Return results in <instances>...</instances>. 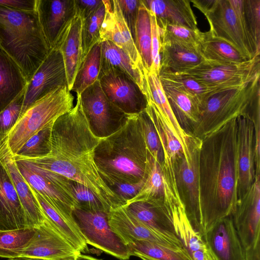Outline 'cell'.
<instances>
[{
  "instance_id": "1",
  "label": "cell",
  "mask_w": 260,
  "mask_h": 260,
  "mask_svg": "<svg viewBox=\"0 0 260 260\" xmlns=\"http://www.w3.org/2000/svg\"><path fill=\"white\" fill-rule=\"evenodd\" d=\"M102 139L92 129L80 99L75 106L53 123L49 154L42 158L24 159L50 172L89 188L108 212L124 202L101 176L95 151Z\"/></svg>"
},
{
  "instance_id": "2",
  "label": "cell",
  "mask_w": 260,
  "mask_h": 260,
  "mask_svg": "<svg viewBox=\"0 0 260 260\" xmlns=\"http://www.w3.org/2000/svg\"><path fill=\"white\" fill-rule=\"evenodd\" d=\"M237 130L236 118L202 139L198 173L203 237L237 205Z\"/></svg>"
},
{
  "instance_id": "3",
  "label": "cell",
  "mask_w": 260,
  "mask_h": 260,
  "mask_svg": "<svg viewBox=\"0 0 260 260\" xmlns=\"http://www.w3.org/2000/svg\"><path fill=\"white\" fill-rule=\"evenodd\" d=\"M139 113L125 114L118 128L102 139L95 160L103 179L112 189L117 184L146 179L151 155L148 152Z\"/></svg>"
},
{
  "instance_id": "4",
  "label": "cell",
  "mask_w": 260,
  "mask_h": 260,
  "mask_svg": "<svg viewBox=\"0 0 260 260\" xmlns=\"http://www.w3.org/2000/svg\"><path fill=\"white\" fill-rule=\"evenodd\" d=\"M0 47L22 70L27 83L50 49L36 11L0 6Z\"/></svg>"
},
{
  "instance_id": "5",
  "label": "cell",
  "mask_w": 260,
  "mask_h": 260,
  "mask_svg": "<svg viewBox=\"0 0 260 260\" xmlns=\"http://www.w3.org/2000/svg\"><path fill=\"white\" fill-rule=\"evenodd\" d=\"M258 77L248 84L211 94L206 101L192 135L201 139L240 116L248 117L260 104Z\"/></svg>"
},
{
  "instance_id": "6",
  "label": "cell",
  "mask_w": 260,
  "mask_h": 260,
  "mask_svg": "<svg viewBox=\"0 0 260 260\" xmlns=\"http://www.w3.org/2000/svg\"><path fill=\"white\" fill-rule=\"evenodd\" d=\"M73 101L67 86L59 87L37 101L20 117L0 146V152L14 156L31 137L70 111Z\"/></svg>"
},
{
  "instance_id": "7",
  "label": "cell",
  "mask_w": 260,
  "mask_h": 260,
  "mask_svg": "<svg viewBox=\"0 0 260 260\" xmlns=\"http://www.w3.org/2000/svg\"><path fill=\"white\" fill-rule=\"evenodd\" d=\"M190 2L206 17L212 35L229 43L249 60L258 56L228 0H193Z\"/></svg>"
},
{
  "instance_id": "8",
  "label": "cell",
  "mask_w": 260,
  "mask_h": 260,
  "mask_svg": "<svg viewBox=\"0 0 260 260\" xmlns=\"http://www.w3.org/2000/svg\"><path fill=\"white\" fill-rule=\"evenodd\" d=\"M188 75L206 86L217 91L242 86L260 77L259 56L234 64L203 60L187 71Z\"/></svg>"
},
{
  "instance_id": "9",
  "label": "cell",
  "mask_w": 260,
  "mask_h": 260,
  "mask_svg": "<svg viewBox=\"0 0 260 260\" xmlns=\"http://www.w3.org/2000/svg\"><path fill=\"white\" fill-rule=\"evenodd\" d=\"M202 139L192 135L190 139V159L183 154L173 161L176 187L187 217L192 228L203 236L200 207L198 157Z\"/></svg>"
},
{
  "instance_id": "10",
  "label": "cell",
  "mask_w": 260,
  "mask_h": 260,
  "mask_svg": "<svg viewBox=\"0 0 260 260\" xmlns=\"http://www.w3.org/2000/svg\"><path fill=\"white\" fill-rule=\"evenodd\" d=\"M108 213L75 208L72 214L76 226L87 244L119 259H128L132 256L130 250L111 229Z\"/></svg>"
},
{
  "instance_id": "11",
  "label": "cell",
  "mask_w": 260,
  "mask_h": 260,
  "mask_svg": "<svg viewBox=\"0 0 260 260\" xmlns=\"http://www.w3.org/2000/svg\"><path fill=\"white\" fill-rule=\"evenodd\" d=\"M64 86L68 83L63 60L60 51L53 48L27 83L20 117L37 101Z\"/></svg>"
},
{
  "instance_id": "12",
  "label": "cell",
  "mask_w": 260,
  "mask_h": 260,
  "mask_svg": "<svg viewBox=\"0 0 260 260\" xmlns=\"http://www.w3.org/2000/svg\"><path fill=\"white\" fill-rule=\"evenodd\" d=\"M98 80L106 97L124 114L139 113L146 109V95L139 85L126 74L108 71L100 74Z\"/></svg>"
},
{
  "instance_id": "13",
  "label": "cell",
  "mask_w": 260,
  "mask_h": 260,
  "mask_svg": "<svg viewBox=\"0 0 260 260\" xmlns=\"http://www.w3.org/2000/svg\"><path fill=\"white\" fill-rule=\"evenodd\" d=\"M232 216L245 250L260 241V174H255L248 191L238 200Z\"/></svg>"
},
{
  "instance_id": "14",
  "label": "cell",
  "mask_w": 260,
  "mask_h": 260,
  "mask_svg": "<svg viewBox=\"0 0 260 260\" xmlns=\"http://www.w3.org/2000/svg\"><path fill=\"white\" fill-rule=\"evenodd\" d=\"M105 13L100 31V42L107 41L122 49L136 66L145 72L140 54L122 16L117 0H103Z\"/></svg>"
},
{
  "instance_id": "15",
  "label": "cell",
  "mask_w": 260,
  "mask_h": 260,
  "mask_svg": "<svg viewBox=\"0 0 260 260\" xmlns=\"http://www.w3.org/2000/svg\"><path fill=\"white\" fill-rule=\"evenodd\" d=\"M81 252L61 236L45 219L37 227L35 235L19 258L60 260L76 256Z\"/></svg>"
},
{
  "instance_id": "16",
  "label": "cell",
  "mask_w": 260,
  "mask_h": 260,
  "mask_svg": "<svg viewBox=\"0 0 260 260\" xmlns=\"http://www.w3.org/2000/svg\"><path fill=\"white\" fill-rule=\"evenodd\" d=\"M84 112L94 133L100 137L108 135L111 122L121 121L125 114L117 108L106 97L99 80L80 95Z\"/></svg>"
},
{
  "instance_id": "17",
  "label": "cell",
  "mask_w": 260,
  "mask_h": 260,
  "mask_svg": "<svg viewBox=\"0 0 260 260\" xmlns=\"http://www.w3.org/2000/svg\"><path fill=\"white\" fill-rule=\"evenodd\" d=\"M237 161L238 200L253 183L255 176L254 131L253 122L247 116L237 118Z\"/></svg>"
},
{
  "instance_id": "18",
  "label": "cell",
  "mask_w": 260,
  "mask_h": 260,
  "mask_svg": "<svg viewBox=\"0 0 260 260\" xmlns=\"http://www.w3.org/2000/svg\"><path fill=\"white\" fill-rule=\"evenodd\" d=\"M15 160L19 172L32 189L41 195L59 213L75 224L72 214L75 208H78L76 204L38 167L25 160Z\"/></svg>"
},
{
  "instance_id": "19",
  "label": "cell",
  "mask_w": 260,
  "mask_h": 260,
  "mask_svg": "<svg viewBox=\"0 0 260 260\" xmlns=\"http://www.w3.org/2000/svg\"><path fill=\"white\" fill-rule=\"evenodd\" d=\"M36 11L50 48L53 49L68 24L76 15L74 0H36Z\"/></svg>"
},
{
  "instance_id": "20",
  "label": "cell",
  "mask_w": 260,
  "mask_h": 260,
  "mask_svg": "<svg viewBox=\"0 0 260 260\" xmlns=\"http://www.w3.org/2000/svg\"><path fill=\"white\" fill-rule=\"evenodd\" d=\"M203 237L213 260H245L232 215L216 222Z\"/></svg>"
},
{
  "instance_id": "21",
  "label": "cell",
  "mask_w": 260,
  "mask_h": 260,
  "mask_svg": "<svg viewBox=\"0 0 260 260\" xmlns=\"http://www.w3.org/2000/svg\"><path fill=\"white\" fill-rule=\"evenodd\" d=\"M108 220L111 229L126 244L136 240H147L175 249H184L181 245L138 220L124 206L111 210L108 213Z\"/></svg>"
},
{
  "instance_id": "22",
  "label": "cell",
  "mask_w": 260,
  "mask_h": 260,
  "mask_svg": "<svg viewBox=\"0 0 260 260\" xmlns=\"http://www.w3.org/2000/svg\"><path fill=\"white\" fill-rule=\"evenodd\" d=\"M28 228L14 184L0 157V231Z\"/></svg>"
},
{
  "instance_id": "23",
  "label": "cell",
  "mask_w": 260,
  "mask_h": 260,
  "mask_svg": "<svg viewBox=\"0 0 260 260\" xmlns=\"http://www.w3.org/2000/svg\"><path fill=\"white\" fill-rule=\"evenodd\" d=\"M169 208L178 238L191 259L213 260L204 237L189 221L180 199L175 200Z\"/></svg>"
},
{
  "instance_id": "24",
  "label": "cell",
  "mask_w": 260,
  "mask_h": 260,
  "mask_svg": "<svg viewBox=\"0 0 260 260\" xmlns=\"http://www.w3.org/2000/svg\"><path fill=\"white\" fill-rule=\"evenodd\" d=\"M82 19L78 15L68 24L55 47L62 55L66 70L68 87L71 91L77 73L82 62Z\"/></svg>"
},
{
  "instance_id": "25",
  "label": "cell",
  "mask_w": 260,
  "mask_h": 260,
  "mask_svg": "<svg viewBox=\"0 0 260 260\" xmlns=\"http://www.w3.org/2000/svg\"><path fill=\"white\" fill-rule=\"evenodd\" d=\"M147 84L146 98H150L155 104L166 124L182 146L185 157H190L189 142L192 135L187 134L180 126L169 105L159 78L158 74L153 70L145 71Z\"/></svg>"
},
{
  "instance_id": "26",
  "label": "cell",
  "mask_w": 260,
  "mask_h": 260,
  "mask_svg": "<svg viewBox=\"0 0 260 260\" xmlns=\"http://www.w3.org/2000/svg\"><path fill=\"white\" fill-rule=\"evenodd\" d=\"M159 72L179 73L201 63L199 45L177 41L160 42Z\"/></svg>"
},
{
  "instance_id": "27",
  "label": "cell",
  "mask_w": 260,
  "mask_h": 260,
  "mask_svg": "<svg viewBox=\"0 0 260 260\" xmlns=\"http://www.w3.org/2000/svg\"><path fill=\"white\" fill-rule=\"evenodd\" d=\"M123 206L143 224L183 247L176 234L169 209L167 206L144 202H133Z\"/></svg>"
},
{
  "instance_id": "28",
  "label": "cell",
  "mask_w": 260,
  "mask_h": 260,
  "mask_svg": "<svg viewBox=\"0 0 260 260\" xmlns=\"http://www.w3.org/2000/svg\"><path fill=\"white\" fill-rule=\"evenodd\" d=\"M160 81L178 122L187 134L192 135L201 116L202 108L201 103L197 98L173 84Z\"/></svg>"
},
{
  "instance_id": "29",
  "label": "cell",
  "mask_w": 260,
  "mask_h": 260,
  "mask_svg": "<svg viewBox=\"0 0 260 260\" xmlns=\"http://www.w3.org/2000/svg\"><path fill=\"white\" fill-rule=\"evenodd\" d=\"M0 157L14 184L25 213L27 226H39L44 222L45 218L32 188L21 174L12 156L0 152Z\"/></svg>"
},
{
  "instance_id": "30",
  "label": "cell",
  "mask_w": 260,
  "mask_h": 260,
  "mask_svg": "<svg viewBox=\"0 0 260 260\" xmlns=\"http://www.w3.org/2000/svg\"><path fill=\"white\" fill-rule=\"evenodd\" d=\"M108 71H119L127 75L139 85L146 96L145 72L139 70L122 49L110 41H104L101 42L99 75Z\"/></svg>"
},
{
  "instance_id": "31",
  "label": "cell",
  "mask_w": 260,
  "mask_h": 260,
  "mask_svg": "<svg viewBox=\"0 0 260 260\" xmlns=\"http://www.w3.org/2000/svg\"><path fill=\"white\" fill-rule=\"evenodd\" d=\"M157 20L198 29L197 18L189 0H142Z\"/></svg>"
},
{
  "instance_id": "32",
  "label": "cell",
  "mask_w": 260,
  "mask_h": 260,
  "mask_svg": "<svg viewBox=\"0 0 260 260\" xmlns=\"http://www.w3.org/2000/svg\"><path fill=\"white\" fill-rule=\"evenodd\" d=\"M26 84L21 69L0 47V113L25 90Z\"/></svg>"
},
{
  "instance_id": "33",
  "label": "cell",
  "mask_w": 260,
  "mask_h": 260,
  "mask_svg": "<svg viewBox=\"0 0 260 260\" xmlns=\"http://www.w3.org/2000/svg\"><path fill=\"white\" fill-rule=\"evenodd\" d=\"M256 55L260 53V0H228Z\"/></svg>"
},
{
  "instance_id": "34",
  "label": "cell",
  "mask_w": 260,
  "mask_h": 260,
  "mask_svg": "<svg viewBox=\"0 0 260 260\" xmlns=\"http://www.w3.org/2000/svg\"><path fill=\"white\" fill-rule=\"evenodd\" d=\"M199 48L204 60L206 61L234 64L249 60L234 47L213 36L209 31L202 32Z\"/></svg>"
},
{
  "instance_id": "35",
  "label": "cell",
  "mask_w": 260,
  "mask_h": 260,
  "mask_svg": "<svg viewBox=\"0 0 260 260\" xmlns=\"http://www.w3.org/2000/svg\"><path fill=\"white\" fill-rule=\"evenodd\" d=\"M33 191L45 219L78 251H88L87 244L75 224L59 213L41 195Z\"/></svg>"
},
{
  "instance_id": "36",
  "label": "cell",
  "mask_w": 260,
  "mask_h": 260,
  "mask_svg": "<svg viewBox=\"0 0 260 260\" xmlns=\"http://www.w3.org/2000/svg\"><path fill=\"white\" fill-rule=\"evenodd\" d=\"M166 192L164 177L160 166L152 157L150 169L143 186L124 205L135 202H144L157 206H166Z\"/></svg>"
},
{
  "instance_id": "37",
  "label": "cell",
  "mask_w": 260,
  "mask_h": 260,
  "mask_svg": "<svg viewBox=\"0 0 260 260\" xmlns=\"http://www.w3.org/2000/svg\"><path fill=\"white\" fill-rule=\"evenodd\" d=\"M135 43L146 70L152 67L151 26L149 11L141 0L135 27Z\"/></svg>"
},
{
  "instance_id": "38",
  "label": "cell",
  "mask_w": 260,
  "mask_h": 260,
  "mask_svg": "<svg viewBox=\"0 0 260 260\" xmlns=\"http://www.w3.org/2000/svg\"><path fill=\"white\" fill-rule=\"evenodd\" d=\"M132 255L151 260H192L185 249L171 248L147 240H136L127 244Z\"/></svg>"
},
{
  "instance_id": "39",
  "label": "cell",
  "mask_w": 260,
  "mask_h": 260,
  "mask_svg": "<svg viewBox=\"0 0 260 260\" xmlns=\"http://www.w3.org/2000/svg\"><path fill=\"white\" fill-rule=\"evenodd\" d=\"M101 65V42L94 45L82 61L75 76L71 90L80 95L99 80Z\"/></svg>"
},
{
  "instance_id": "40",
  "label": "cell",
  "mask_w": 260,
  "mask_h": 260,
  "mask_svg": "<svg viewBox=\"0 0 260 260\" xmlns=\"http://www.w3.org/2000/svg\"><path fill=\"white\" fill-rule=\"evenodd\" d=\"M37 228L0 231V257L19 258L36 234Z\"/></svg>"
},
{
  "instance_id": "41",
  "label": "cell",
  "mask_w": 260,
  "mask_h": 260,
  "mask_svg": "<svg viewBox=\"0 0 260 260\" xmlns=\"http://www.w3.org/2000/svg\"><path fill=\"white\" fill-rule=\"evenodd\" d=\"M158 76L160 80L171 83L197 98L201 103L202 108L207 99L217 91L182 73L159 72Z\"/></svg>"
},
{
  "instance_id": "42",
  "label": "cell",
  "mask_w": 260,
  "mask_h": 260,
  "mask_svg": "<svg viewBox=\"0 0 260 260\" xmlns=\"http://www.w3.org/2000/svg\"><path fill=\"white\" fill-rule=\"evenodd\" d=\"M53 124L42 128L31 137L12 156L14 159H30L47 156L50 151V137Z\"/></svg>"
},
{
  "instance_id": "43",
  "label": "cell",
  "mask_w": 260,
  "mask_h": 260,
  "mask_svg": "<svg viewBox=\"0 0 260 260\" xmlns=\"http://www.w3.org/2000/svg\"><path fill=\"white\" fill-rule=\"evenodd\" d=\"M105 13V7L103 2L93 13L82 19L81 38L83 61L94 45L100 42V31Z\"/></svg>"
},
{
  "instance_id": "44",
  "label": "cell",
  "mask_w": 260,
  "mask_h": 260,
  "mask_svg": "<svg viewBox=\"0 0 260 260\" xmlns=\"http://www.w3.org/2000/svg\"><path fill=\"white\" fill-rule=\"evenodd\" d=\"M157 22L160 42L177 41L199 45L202 32L198 28L193 29L157 20Z\"/></svg>"
},
{
  "instance_id": "45",
  "label": "cell",
  "mask_w": 260,
  "mask_h": 260,
  "mask_svg": "<svg viewBox=\"0 0 260 260\" xmlns=\"http://www.w3.org/2000/svg\"><path fill=\"white\" fill-rule=\"evenodd\" d=\"M138 117L147 150L161 167L164 163V155L154 126L145 111L139 113Z\"/></svg>"
},
{
  "instance_id": "46",
  "label": "cell",
  "mask_w": 260,
  "mask_h": 260,
  "mask_svg": "<svg viewBox=\"0 0 260 260\" xmlns=\"http://www.w3.org/2000/svg\"><path fill=\"white\" fill-rule=\"evenodd\" d=\"M24 91L0 113V146L20 117Z\"/></svg>"
},
{
  "instance_id": "47",
  "label": "cell",
  "mask_w": 260,
  "mask_h": 260,
  "mask_svg": "<svg viewBox=\"0 0 260 260\" xmlns=\"http://www.w3.org/2000/svg\"><path fill=\"white\" fill-rule=\"evenodd\" d=\"M71 181L75 197L80 205V209L108 213L100 201L89 188L79 183Z\"/></svg>"
},
{
  "instance_id": "48",
  "label": "cell",
  "mask_w": 260,
  "mask_h": 260,
  "mask_svg": "<svg viewBox=\"0 0 260 260\" xmlns=\"http://www.w3.org/2000/svg\"><path fill=\"white\" fill-rule=\"evenodd\" d=\"M122 16L135 40V27L141 0H117Z\"/></svg>"
},
{
  "instance_id": "49",
  "label": "cell",
  "mask_w": 260,
  "mask_h": 260,
  "mask_svg": "<svg viewBox=\"0 0 260 260\" xmlns=\"http://www.w3.org/2000/svg\"><path fill=\"white\" fill-rule=\"evenodd\" d=\"M151 26V53L153 70L159 74L160 68V39L159 27L154 14L149 11Z\"/></svg>"
},
{
  "instance_id": "50",
  "label": "cell",
  "mask_w": 260,
  "mask_h": 260,
  "mask_svg": "<svg viewBox=\"0 0 260 260\" xmlns=\"http://www.w3.org/2000/svg\"><path fill=\"white\" fill-rule=\"evenodd\" d=\"M146 179L135 183H122L115 185L112 189L124 202L126 203L133 198L143 186Z\"/></svg>"
},
{
  "instance_id": "51",
  "label": "cell",
  "mask_w": 260,
  "mask_h": 260,
  "mask_svg": "<svg viewBox=\"0 0 260 260\" xmlns=\"http://www.w3.org/2000/svg\"><path fill=\"white\" fill-rule=\"evenodd\" d=\"M76 15L84 19L93 13L102 4L103 0H74Z\"/></svg>"
},
{
  "instance_id": "52",
  "label": "cell",
  "mask_w": 260,
  "mask_h": 260,
  "mask_svg": "<svg viewBox=\"0 0 260 260\" xmlns=\"http://www.w3.org/2000/svg\"><path fill=\"white\" fill-rule=\"evenodd\" d=\"M0 6L21 11H35L36 0H0Z\"/></svg>"
},
{
  "instance_id": "53",
  "label": "cell",
  "mask_w": 260,
  "mask_h": 260,
  "mask_svg": "<svg viewBox=\"0 0 260 260\" xmlns=\"http://www.w3.org/2000/svg\"><path fill=\"white\" fill-rule=\"evenodd\" d=\"M245 252V260H260V241Z\"/></svg>"
},
{
  "instance_id": "54",
  "label": "cell",
  "mask_w": 260,
  "mask_h": 260,
  "mask_svg": "<svg viewBox=\"0 0 260 260\" xmlns=\"http://www.w3.org/2000/svg\"><path fill=\"white\" fill-rule=\"evenodd\" d=\"M75 260H100L93 257L82 255L81 254L77 255Z\"/></svg>"
},
{
  "instance_id": "55",
  "label": "cell",
  "mask_w": 260,
  "mask_h": 260,
  "mask_svg": "<svg viewBox=\"0 0 260 260\" xmlns=\"http://www.w3.org/2000/svg\"><path fill=\"white\" fill-rule=\"evenodd\" d=\"M75 258H76V256H74V257H71L62 259H60V260H75Z\"/></svg>"
},
{
  "instance_id": "56",
  "label": "cell",
  "mask_w": 260,
  "mask_h": 260,
  "mask_svg": "<svg viewBox=\"0 0 260 260\" xmlns=\"http://www.w3.org/2000/svg\"><path fill=\"white\" fill-rule=\"evenodd\" d=\"M9 260H31V259H24V258H20V259H14V258H12V259H10Z\"/></svg>"
},
{
  "instance_id": "57",
  "label": "cell",
  "mask_w": 260,
  "mask_h": 260,
  "mask_svg": "<svg viewBox=\"0 0 260 260\" xmlns=\"http://www.w3.org/2000/svg\"><path fill=\"white\" fill-rule=\"evenodd\" d=\"M140 258H141L142 260H151V259H148V258H145L143 257H141Z\"/></svg>"
}]
</instances>
